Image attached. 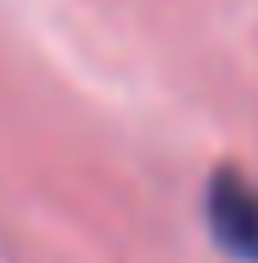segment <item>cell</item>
I'll use <instances>...</instances> for the list:
<instances>
[{"instance_id":"6da1fadb","label":"cell","mask_w":258,"mask_h":263,"mask_svg":"<svg viewBox=\"0 0 258 263\" xmlns=\"http://www.w3.org/2000/svg\"><path fill=\"white\" fill-rule=\"evenodd\" d=\"M205 226L220 253L237 263H258V188L237 166H220L205 188Z\"/></svg>"}]
</instances>
